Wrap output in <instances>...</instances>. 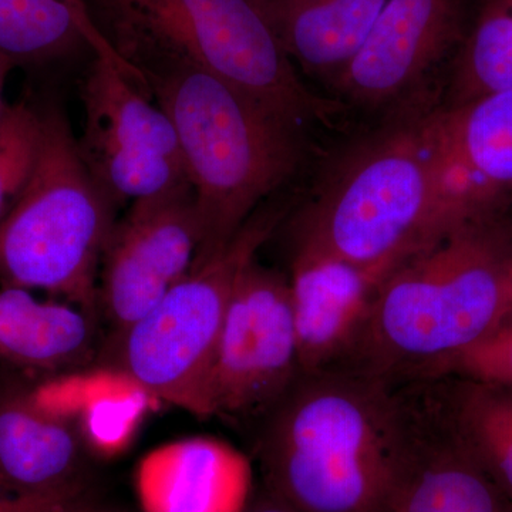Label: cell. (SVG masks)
Segmentation results:
<instances>
[{"label":"cell","instance_id":"6da1fadb","mask_svg":"<svg viewBox=\"0 0 512 512\" xmlns=\"http://www.w3.org/2000/svg\"><path fill=\"white\" fill-rule=\"evenodd\" d=\"M433 113L355 123L329 138L276 228L288 258L386 275L446 227L458 210L457 191Z\"/></svg>","mask_w":512,"mask_h":512},{"label":"cell","instance_id":"7a4b0ae2","mask_svg":"<svg viewBox=\"0 0 512 512\" xmlns=\"http://www.w3.org/2000/svg\"><path fill=\"white\" fill-rule=\"evenodd\" d=\"M510 210V208H508ZM508 210L450 222L379 286L348 369L386 386L446 376L508 313Z\"/></svg>","mask_w":512,"mask_h":512},{"label":"cell","instance_id":"3957f363","mask_svg":"<svg viewBox=\"0 0 512 512\" xmlns=\"http://www.w3.org/2000/svg\"><path fill=\"white\" fill-rule=\"evenodd\" d=\"M94 25L141 82L200 70L322 141L349 113L298 72L252 0H86Z\"/></svg>","mask_w":512,"mask_h":512},{"label":"cell","instance_id":"277c9868","mask_svg":"<svg viewBox=\"0 0 512 512\" xmlns=\"http://www.w3.org/2000/svg\"><path fill=\"white\" fill-rule=\"evenodd\" d=\"M269 493L298 512H387L392 387L350 369L302 373L256 423Z\"/></svg>","mask_w":512,"mask_h":512},{"label":"cell","instance_id":"5b68a950","mask_svg":"<svg viewBox=\"0 0 512 512\" xmlns=\"http://www.w3.org/2000/svg\"><path fill=\"white\" fill-rule=\"evenodd\" d=\"M141 89L173 123L194 191L200 247L192 269L225 247L264 202L298 184L323 146L200 70L153 74Z\"/></svg>","mask_w":512,"mask_h":512},{"label":"cell","instance_id":"8992f818","mask_svg":"<svg viewBox=\"0 0 512 512\" xmlns=\"http://www.w3.org/2000/svg\"><path fill=\"white\" fill-rule=\"evenodd\" d=\"M42 140L25 191L0 224V284L96 312L117 204L83 163L66 114L40 109Z\"/></svg>","mask_w":512,"mask_h":512},{"label":"cell","instance_id":"52a82bcc","mask_svg":"<svg viewBox=\"0 0 512 512\" xmlns=\"http://www.w3.org/2000/svg\"><path fill=\"white\" fill-rule=\"evenodd\" d=\"M295 194L291 187L264 202L225 247L116 336L111 367L127 373L158 402L210 417L208 382L232 291L245 266L271 241Z\"/></svg>","mask_w":512,"mask_h":512},{"label":"cell","instance_id":"ba28073f","mask_svg":"<svg viewBox=\"0 0 512 512\" xmlns=\"http://www.w3.org/2000/svg\"><path fill=\"white\" fill-rule=\"evenodd\" d=\"M484 3L389 0L355 59L326 96L353 123L439 109Z\"/></svg>","mask_w":512,"mask_h":512},{"label":"cell","instance_id":"9c48e42d","mask_svg":"<svg viewBox=\"0 0 512 512\" xmlns=\"http://www.w3.org/2000/svg\"><path fill=\"white\" fill-rule=\"evenodd\" d=\"M301 375L288 275L256 256L229 299L208 382L210 417L252 430Z\"/></svg>","mask_w":512,"mask_h":512},{"label":"cell","instance_id":"30bf717a","mask_svg":"<svg viewBox=\"0 0 512 512\" xmlns=\"http://www.w3.org/2000/svg\"><path fill=\"white\" fill-rule=\"evenodd\" d=\"M80 156L117 207L190 183L173 123L114 56L93 55L82 84Z\"/></svg>","mask_w":512,"mask_h":512},{"label":"cell","instance_id":"8fae6325","mask_svg":"<svg viewBox=\"0 0 512 512\" xmlns=\"http://www.w3.org/2000/svg\"><path fill=\"white\" fill-rule=\"evenodd\" d=\"M387 512H512L451 420L437 379L392 387Z\"/></svg>","mask_w":512,"mask_h":512},{"label":"cell","instance_id":"7c38bea8","mask_svg":"<svg viewBox=\"0 0 512 512\" xmlns=\"http://www.w3.org/2000/svg\"><path fill=\"white\" fill-rule=\"evenodd\" d=\"M198 247L190 183L131 202L114 224L100 265L99 305L116 336L190 274Z\"/></svg>","mask_w":512,"mask_h":512},{"label":"cell","instance_id":"4fadbf2b","mask_svg":"<svg viewBox=\"0 0 512 512\" xmlns=\"http://www.w3.org/2000/svg\"><path fill=\"white\" fill-rule=\"evenodd\" d=\"M289 288L302 373L348 369L386 275L326 259L289 256Z\"/></svg>","mask_w":512,"mask_h":512},{"label":"cell","instance_id":"5bb4252c","mask_svg":"<svg viewBox=\"0 0 512 512\" xmlns=\"http://www.w3.org/2000/svg\"><path fill=\"white\" fill-rule=\"evenodd\" d=\"M134 488L143 512H245L251 461L225 441L188 437L148 451Z\"/></svg>","mask_w":512,"mask_h":512},{"label":"cell","instance_id":"9a60e30c","mask_svg":"<svg viewBox=\"0 0 512 512\" xmlns=\"http://www.w3.org/2000/svg\"><path fill=\"white\" fill-rule=\"evenodd\" d=\"M431 127L464 211L512 205V92L437 109Z\"/></svg>","mask_w":512,"mask_h":512},{"label":"cell","instance_id":"2e32d148","mask_svg":"<svg viewBox=\"0 0 512 512\" xmlns=\"http://www.w3.org/2000/svg\"><path fill=\"white\" fill-rule=\"evenodd\" d=\"M252 2L303 79L326 96L362 49L389 0Z\"/></svg>","mask_w":512,"mask_h":512},{"label":"cell","instance_id":"e0dca14e","mask_svg":"<svg viewBox=\"0 0 512 512\" xmlns=\"http://www.w3.org/2000/svg\"><path fill=\"white\" fill-rule=\"evenodd\" d=\"M96 343L94 312L0 288V366L40 380L77 372L92 362Z\"/></svg>","mask_w":512,"mask_h":512},{"label":"cell","instance_id":"ac0fdd59","mask_svg":"<svg viewBox=\"0 0 512 512\" xmlns=\"http://www.w3.org/2000/svg\"><path fill=\"white\" fill-rule=\"evenodd\" d=\"M30 400L43 412L69 421L80 439L103 458L120 456L157 400L121 370L64 373L26 387Z\"/></svg>","mask_w":512,"mask_h":512},{"label":"cell","instance_id":"d6986e66","mask_svg":"<svg viewBox=\"0 0 512 512\" xmlns=\"http://www.w3.org/2000/svg\"><path fill=\"white\" fill-rule=\"evenodd\" d=\"M83 441L43 412L26 387L0 386V484L16 493H77Z\"/></svg>","mask_w":512,"mask_h":512},{"label":"cell","instance_id":"ffe728a7","mask_svg":"<svg viewBox=\"0 0 512 512\" xmlns=\"http://www.w3.org/2000/svg\"><path fill=\"white\" fill-rule=\"evenodd\" d=\"M82 50L117 56L66 0H0V55L16 66L56 62Z\"/></svg>","mask_w":512,"mask_h":512},{"label":"cell","instance_id":"44dd1931","mask_svg":"<svg viewBox=\"0 0 512 512\" xmlns=\"http://www.w3.org/2000/svg\"><path fill=\"white\" fill-rule=\"evenodd\" d=\"M461 439L512 507V387L436 377Z\"/></svg>","mask_w":512,"mask_h":512},{"label":"cell","instance_id":"7402d4cb","mask_svg":"<svg viewBox=\"0 0 512 512\" xmlns=\"http://www.w3.org/2000/svg\"><path fill=\"white\" fill-rule=\"evenodd\" d=\"M503 92H512V12L504 0H485L439 109Z\"/></svg>","mask_w":512,"mask_h":512},{"label":"cell","instance_id":"603a6c76","mask_svg":"<svg viewBox=\"0 0 512 512\" xmlns=\"http://www.w3.org/2000/svg\"><path fill=\"white\" fill-rule=\"evenodd\" d=\"M42 140L40 110L18 101L0 119V224L25 191L39 156Z\"/></svg>","mask_w":512,"mask_h":512},{"label":"cell","instance_id":"cb8c5ba5","mask_svg":"<svg viewBox=\"0 0 512 512\" xmlns=\"http://www.w3.org/2000/svg\"><path fill=\"white\" fill-rule=\"evenodd\" d=\"M447 375L512 387V316L458 357Z\"/></svg>","mask_w":512,"mask_h":512},{"label":"cell","instance_id":"d4e9b609","mask_svg":"<svg viewBox=\"0 0 512 512\" xmlns=\"http://www.w3.org/2000/svg\"><path fill=\"white\" fill-rule=\"evenodd\" d=\"M77 493H16L0 484V512H73Z\"/></svg>","mask_w":512,"mask_h":512},{"label":"cell","instance_id":"484cf974","mask_svg":"<svg viewBox=\"0 0 512 512\" xmlns=\"http://www.w3.org/2000/svg\"><path fill=\"white\" fill-rule=\"evenodd\" d=\"M245 512H298L285 501L279 500L274 494L262 488V493L249 503Z\"/></svg>","mask_w":512,"mask_h":512},{"label":"cell","instance_id":"4316f807","mask_svg":"<svg viewBox=\"0 0 512 512\" xmlns=\"http://www.w3.org/2000/svg\"><path fill=\"white\" fill-rule=\"evenodd\" d=\"M13 67H16L15 63L10 62L5 56L0 55V119H2L3 114H5L9 106L5 99H3V92H5L6 80H8L9 73L12 72Z\"/></svg>","mask_w":512,"mask_h":512},{"label":"cell","instance_id":"83f0119b","mask_svg":"<svg viewBox=\"0 0 512 512\" xmlns=\"http://www.w3.org/2000/svg\"><path fill=\"white\" fill-rule=\"evenodd\" d=\"M67 3H69L70 6L74 10H76L77 13H79L80 16L84 20H89V22H93L92 16H90L89 8H87L86 0H66Z\"/></svg>","mask_w":512,"mask_h":512},{"label":"cell","instance_id":"f1b7e54d","mask_svg":"<svg viewBox=\"0 0 512 512\" xmlns=\"http://www.w3.org/2000/svg\"><path fill=\"white\" fill-rule=\"evenodd\" d=\"M512 316V259L510 264V271H508V313H507V320L508 318H511ZM503 323V322H501Z\"/></svg>","mask_w":512,"mask_h":512},{"label":"cell","instance_id":"f546056e","mask_svg":"<svg viewBox=\"0 0 512 512\" xmlns=\"http://www.w3.org/2000/svg\"><path fill=\"white\" fill-rule=\"evenodd\" d=\"M504 2H505V5L508 6V9H510L512 12V0H504Z\"/></svg>","mask_w":512,"mask_h":512},{"label":"cell","instance_id":"4dcf8cb0","mask_svg":"<svg viewBox=\"0 0 512 512\" xmlns=\"http://www.w3.org/2000/svg\"><path fill=\"white\" fill-rule=\"evenodd\" d=\"M73 512H83V511H80L79 508H77V510H74Z\"/></svg>","mask_w":512,"mask_h":512}]
</instances>
